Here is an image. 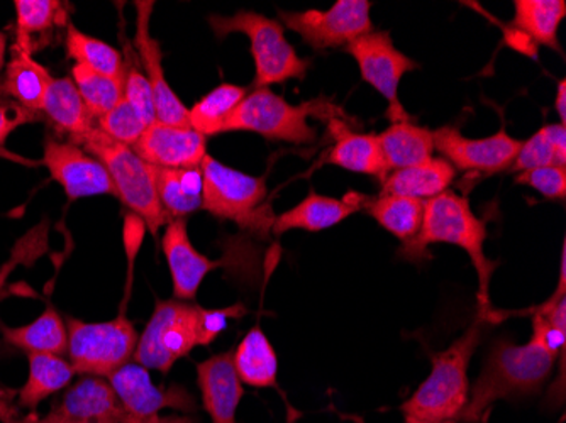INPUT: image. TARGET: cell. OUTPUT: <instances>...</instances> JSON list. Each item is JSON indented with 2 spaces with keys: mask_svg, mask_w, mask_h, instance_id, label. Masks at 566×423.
I'll use <instances>...</instances> for the list:
<instances>
[{
  "mask_svg": "<svg viewBox=\"0 0 566 423\" xmlns=\"http://www.w3.org/2000/svg\"><path fill=\"white\" fill-rule=\"evenodd\" d=\"M78 146L104 165L116 187L117 199L145 222L153 235H158L168 219L158 199L157 168L142 160L132 146L114 141L98 127H94Z\"/></svg>",
  "mask_w": 566,
  "mask_h": 423,
  "instance_id": "obj_5",
  "label": "cell"
},
{
  "mask_svg": "<svg viewBox=\"0 0 566 423\" xmlns=\"http://www.w3.org/2000/svg\"><path fill=\"white\" fill-rule=\"evenodd\" d=\"M486 237V224L476 218L469 199L447 190L426 202L418 235L409 243L400 244L397 256L419 264L431 260L428 251L431 244H451L465 251L479 278V317L492 322L491 282L499 263L485 254Z\"/></svg>",
  "mask_w": 566,
  "mask_h": 423,
  "instance_id": "obj_1",
  "label": "cell"
},
{
  "mask_svg": "<svg viewBox=\"0 0 566 423\" xmlns=\"http://www.w3.org/2000/svg\"><path fill=\"white\" fill-rule=\"evenodd\" d=\"M30 373L19 390V405L36 410L44 400L69 388L75 377V369L63 356L28 355Z\"/></svg>",
  "mask_w": 566,
  "mask_h": 423,
  "instance_id": "obj_29",
  "label": "cell"
},
{
  "mask_svg": "<svg viewBox=\"0 0 566 423\" xmlns=\"http://www.w3.org/2000/svg\"><path fill=\"white\" fill-rule=\"evenodd\" d=\"M334 113H342V109L324 98L292 105L272 88H254L234 110L222 133L247 130L269 141L308 145L317 138L316 127L308 124V117H338Z\"/></svg>",
  "mask_w": 566,
  "mask_h": 423,
  "instance_id": "obj_6",
  "label": "cell"
},
{
  "mask_svg": "<svg viewBox=\"0 0 566 423\" xmlns=\"http://www.w3.org/2000/svg\"><path fill=\"white\" fill-rule=\"evenodd\" d=\"M203 178L202 209L221 221L265 235L272 232L273 214L262 209L269 195L265 177H251L226 167L211 155L200 165Z\"/></svg>",
  "mask_w": 566,
  "mask_h": 423,
  "instance_id": "obj_7",
  "label": "cell"
},
{
  "mask_svg": "<svg viewBox=\"0 0 566 423\" xmlns=\"http://www.w3.org/2000/svg\"><path fill=\"white\" fill-rule=\"evenodd\" d=\"M6 55H8V38L0 31V73L6 68Z\"/></svg>",
  "mask_w": 566,
  "mask_h": 423,
  "instance_id": "obj_45",
  "label": "cell"
},
{
  "mask_svg": "<svg viewBox=\"0 0 566 423\" xmlns=\"http://www.w3.org/2000/svg\"><path fill=\"white\" fill-rule=\"evenodd\" d=\"M248 314L243 304L226 308H197V346L208 348L228 329L231 320H240Z\"/></svg>",
  "mask_w": 566,
  "mask_h": 423,
  "instance_id": "obj_37",
  "label": "cell"
},
{
  "mask_svg": "<svg viewBox=\"0 0 566 423\" xmlns=\"http://www.w3.org/2000/svg\"><path fill=\"white\" fill-rule=\"evenodd\" d=\"M424 205L422 200L378 193V197H367L364 210L403 244L418 235L424 219Z\"/></svg>",
  "mask_w": 566,
  "mask_h": 423,
  "instance_id": "obj_31",
  "label": "cell"
},
{
  "mask_svg": "<svg viewBox=\"0 0 566 423\" xmlns=\"http://www.w3.org/2000/svg\"><path fill=\"white\" fill-rule=\"evenodd\" d=\"M555 362L556 358L533 339L526 343L495 340L475 383L470 384L469 402L457 423H480L495 402L539 393L552 377Z\"/></svg>",
  "mask_w": 566,
  "mask_h": 423,
  "instance_id": "obj_2",
  "label": "cell"
},
{
  "mask_svg": "<svg viewBox=\"0 0 566 423\" xmlns=\"http://www.w3.org/2000/svg\"><path fill=\"white\" fill-rule=\"evenodd\" d=\"M97 127L114 141L133 148L142 138L148 124L142 119L135 107L123 95L113 110H109L106 116L98 117Z\"/></svg>",
  "mask_w": 566,
  "mask_h": 423,
  "instance_id": "obj_36",
  "label": "cell"
},
{
  "mask_svg": "<svg viewBox=\"0 0 566 423\" xmlns=\"http://www.w3.org/2000/svg\"><path fill=\"white\" fill-rule=\"evenodd\" d=\"M233 364L241 383L253 388L276 387L279 359L262 327L254 326L233 352Z\"/></svg>",
  "mask_w": 566,
  "mask_h": 423,
  "instance_id": "obj_30",
  "label": "cell"
},
{
  "mask_svg": "<svg viewBox=\"0 0 566 423\" xmlns=\"http://www.w3.org/2000/svg\"><path fill=\"white\" fill-rule=\"evenodd\" d=\"M248 91L240 85L221 84L214 91L203 95L197 104L189 109V124L199 135H222L226 124L233 116L247 97Z\"/></svg>",
  "mask_w": 566,
  "mask_h": 423,
  "instance_id": "obj_32",
  "label": "cell"
},
{
  "mask_svg": "<svg viewBox=\"0 0 566 423\" xmlns=\"http://www.w3.org/2000/svg\"><path fill=\"white\" fill-rule=\"evenodd\" d=\"M539 130H542V135L545 136L549 146L555 149L559 161L566 165V126H563V124H546Z\"/></svg>",
  "mask_w": 566,
  "mask_h": 423,
  "instance_id": "obj_42",
  "label": "cell"
},
{
  "mask_svg": "<svg viewBox=\"0 0 566 423\" xmlns=\"http://www.w3.org/2000/svg\"><path fill=\"white\" fill-rule=\"evenodd\" d=\"M50 413L70 422L120 423L126 410L107 378L85 377L66 390Z\"/></svg>",
  "mask_w": 566,
  "mask_h": 423,
  "instance_id": "obj_20",
  "label": "cell"
},
{
  "mask_svg": "<svg viewBox=\"0 0 566 423\" xmlns=\"http://www.w3.org/2000/svg\"><path fill=\"white\" fill-rule=\"evenodd\" d=\"M406 423H424V422H416V420H406Z\"/></svg>",
  "mask_w": 566,
  "mask_h": 423,
  "instance_id": "obj_47",
  "label": "cell"
},
{
  "mask_svg": "<svg viewBox=\"0 0 566 423\" xmlns=\"http://www.w3.org/2000/svg\"><path fill=\"white\" fill-rule=\"evenodd\" d=\"M107 380L126 413L138 419L160 415L161 410L167 409L187 415H193L199 410L196 396L186 387L171 384L168 388H158L153 383L148 369L138 362H127Z\"/></svg>",
  "mask_w": 566,
  "mask_h": 423,
  "instance_id": "obj_14",
  "label": "cell"
},
{
  "mask_svg": "<svg viewBox=\"0 0 566 423\" xmlns=\"http://www.w3.org/2000/svg\"><path fill=\"white\" fill-rule=\"evenodd\" d=\"M36 119V114L30 113L15 102H0V146H4L9 136L22 124Z\"/></svg>",
  "mask_w": 566,
  "mask_h": 423,
  "instance_id": "obj_41",
  "label": "cell"
},
{
  "mask_svg": "<svg viewBox=\"0 0 566 423\" xmlns=\"http://www.w3.org/2000/svg\"><path fill=\"white\" fill-rule=\"evenodd\" d=\"M209 25L218 40L233 33L248 36L254 60V88L304 81L311 68V62L297 55L275 19L254 11H238L233 15H209Z\"/></svg>",
  "mask_w": 566,
  "mask_h": 423,
  "instance_id": "obj_4",
  "label": "cell"
},
{
  "mask_svg": "<svg viewBox=\"0 0 566 423\" xmlns=\"http://www.w3.org/2000/svg\"><path fill=\"white\" fill-rule=\"evenodd\" d=\"M6 342L25 355H66L69 332L62 315L48 305L34 322L22 327L0 326Z\"/></svg>",
  "mask_w": 566,
  "mask_h": 423,
  "instance_id": "obj_26",
  "label": "cell"
},
{
  "mask_svg": "<svg viewBox=\"0 0 566 423\" xmlns=\"http://www.w3.org/2000/svg\"><path fill=\"white\" fill-rule=\"evenodd\" d=\"M517 183L526 184L548 200L566 199V168L546 167L517 175Z\"/></svg>",
  "mask_w": 566,
  "mask_h": 423,
  "instance_id": "obj_40",
  "label": "cell"
},
{
  "mask_svg": "<svg viewBox=\"0 0 566 423\" xmlns=\"http://www.w3.org/2000/svg\"><path fill=\"white\" fill-rule=\"evenodd\" d=\"M136 155L155 168H196L208 156V138L192 127L155 120L135 146Z\"/></svg>",
  "mask_w": 566,
  "mask_h": 423,
  "instance_id": "obj_16",
  "label": "cell"
},
{
  "mask_svg": "<svg viewBox=\"0 0 566 423\" xmlns=\"http://www.w3.org/2000/svg\"><path fill=\"white\" fill-rule=\"evenodd\" d=\"M197 308L190 302L158 300L136 346L135 362L167 374L197 348Z\"/></svg>",
  "mask_w": 566,
  "mask_h": 423,
  "instance_id": "obj_9",
  "label": "cell"
},
{
  "mask_svg": "<svg viewBox=\"0 0 566 423\" xmlns=\"http://www.w3.org/2000/svg\"><path fill=\"white\" fill-rule=\"evenodd\" d=\"M43 165L70 200L117 197L116 187L104 165L75 142L48 138L44 141Z\"/></svg>",
  "mask_w": 566,
  "mask_h": 423,
  "instance_id": "obj_13",
  "label": "cell"
},
{
  "mask_svg": "<svg viewBox=\"0 0 566 423\" xmlns=\"http://www.w3.org/2000/svg\"><path fill=\"white\" fill-rule=\"evenodd\" d=\"M4 73L2 91L24 109L40 114L48 88L53 82L50 70L38 63L31 56V51L15 46Z\"/></svg>",
  "mask_w": 566,
  "mask_h": 423,
  "instance_id": "obj_25",
  "label": "cell"
},
{
  "mask_svg": "<svg viewBox=\"0 0 566 423\" xmlns=\"http://www.w3.org/2000/svg\"><path fill=\"white\" fill-rule=\"evenodd\" d=\"M454 177H457V170L447 160L431 158L418 167L390 171L381 180L380 195L409 197V199L428 202L447 192Z\"/></svg>",
  "mask_w": 566,
  "mask_h": 423,
  "instance_id": "obj_24",
  "label": "cell"
},
{
  "mask_svg": "<svg viewBox=\"0 0 566 423\" xmlns=\"http://www.w3.org/2000/svg\"><path fill=\"white\" fill-rule=\"evenodd\" d=\"M161 247L170 268L177 300H196L197 292L206 276L224 264L222 261L209 260L193 247L186 219H175L165 225Z\"/></svg>",
  "mask_w": 566,
  "mask_h": 423,
  "instance_id": "obj_17",
  "label": "cell"
},
{
  "mask_svg": "<svg viewBox=\"0 0 566 423\" xmlns=\"http://www.w3.org/2000/svg\"><path fill=\"white\" fill-rule=\"evenodd\" d=\"M157 190L168 222L202 210L203 178L200 167L157 168Z\"/></svg>",
  "mask_w": 566,
  "mask_h": 423,
  "instance_id": "obj_27",
  "label": "cell"
},
{
  "mask_svg": "<svg viewBox=\"0 0 566 423\" xmlns=\"http://www.w3.org/2000/svg\"><path fill=\"white\" fill-rule=\"evenodd\" d=\"M65 324L66 355L75 373L109 378L135 356L139 336L124 315L109 322H84L69 317Z\"/></svg>",
  "mask_w": 566,
  "mask_h": 423,
  "instance_id": "obj_8",
  "label": "cell"
},
{
  "mask_svg": "<svg viewBox=\"0 0 566 423\" xmlns=\"http://www.w3.org/2000/svg\"><path fill=\"white\" fill-rule=\"evenodd\" d=\"M489 320L476 315L472 326L450 348L431 355V373L400 405L403 420L457 423L469 402V368Z\"/></svg>",
  "mask_w": 566,
  "mask_h": 423,
  "instance_id": "obj_3",
  "label": "cell"
},
{
  "mask_svg": "<svg viewBox=\"0 0 566 423\" xmlns=\"http://www.w3.org/2000/svg\"><path fill=\"white\" fill-rule=\"evenodd\" d=\"M40 114L50 120L51 126L55 127L60 135H65L69 141L75 145L95 127L94 116L70 76L53 78Z\"/></svg>",
  "mask_w": 566,
  "mask_h": 423,
  "instance_id": "obj_22",
  "label": "cell"
},
{
  "mask_svg": "<svg viewBox=\"0 0 566 423\" xmlns=\"http://www.w3.org/2000/svg\"><path fill=\"white\" fill-rule=\"evenodd\" d=\"M555 109L559 116V124L566 126V81L562 78L556 87Z\"/></svg>",
  "mask_w": 566,
  "mask_h": 423,
  "instance_id": "obj_44",
  "label": "cell"
},
{
  "mask_svg": "<svg viewBox=\"0 0 566 423\" xmlns=\"http://www.w3.org/2000/svg\"><path fill=\"white\" fill-rule=\"evenodd\" d=\"M345 51L358 63L361 78L389 104L390 123L410 120L399 101V85L406 73L416 72L421 65L397 50L389 31H370L349 43Z\"/></svg>",
  "mask_w": 566,
  "mask_h": 423,
  "instance_id": "obj_10",
  "label": "cell"
},
{
  "mask_svg": "<svg viewBox=\"0 0 566 423\" xmlns=\"http://www.w3.org/2000/svg\"><path fill=\"white\" fill-rule=\"evenodd\" d=\"M72 81L94 119L106 116L123 98L124 78H114L75 63L72 66Z\"/></svg>",
  "mask_w": 566,
  "mask_h": 423,
  "instance_id": "obj_35",
  "label": "cell"
},
{
  "mask_svg": "<svg viewBox=\"0 0 566 423\" xmlns=\"http://www.w3.org/2000/svg\"><path fill=\"white\" fill-rule=\"evenodd\" d=\"M69 6L60 0H15L18 15V44L31 51V34L48 33L60 25H70Z\"/></svg>",
  "mask_w": 566,
  "mask_h": 423,
  "instance_id": "obj_34",
  "label": "cell"
},
{
  "mask_svg": "<svg viewBox=\"0 0 566 423\" xmlns=\"http://www.w3.org/2000/svg\"><path fill=\"white\" fill-rule=\"evenodd\" d=\"M136 34L135 44L138 50L139 62L145 68V76L151 87L155 98V110L157 120L171 126L190 127L189 109L177 94L171 91L164 70V53L160 43L149 33V21H151L155 2L139 0L136 2Z\"/></svg>",
  "mask_w": 566,
  "mask_h": 423,
  "instance_id": "obj_15",
  "label": "cell"
},
{
  "mask_svg": "<svg viewBox=\"0 0 566 423\" xmlns=\"http://www.w3.org/2000/svg\"><path fill=\"white\" fill-rule=\"evenodd\" d=\"M22 423H59V420L51 415V413H48L44 419H38V416L33 415L30 416V419L22 420Z\"/></svg>",
  "mask_w": 566,
  "mask_h": 423,
  "instance_id": "obj_46",
  "label": "cell"
},
{
  "mask_svg": "<svg viewBox=\"0 0 566 423\" xmlns=\"http://www.w3.org/2000/svg\"><path fill=\"white\" fill-rule=\"evenodd\" d=\"M123 423H200L199 419L193 415H153L146 419H138V416L129 415L126 413Z\"/></svg>",
  "mask_w": 566,
  "mask_h": 423,
  "instance_id": "obj_43",
  "label": "cell"
},
{
  "mask_svg": "<svg viewBox=\"0 0 566 423\" xmlns=\"http://www.w3.org/2000/svg\"><path fill=\"white\" fill-rule=\"evenodd\" d=\"M546 167H565L556 156L555 149L546 141L542 130H537L536 135L531 136L527 141H523L516 160L511 165L509 170L514 173H524V171L537 170V168Z\"/></svg>",
  "mask_w": 566,
  "mask_h": 423,
  "instance_id": "obj_39",
  "label": "cell"
},
{
  "mask_svg": "<svg viewBox=\"0 0 566 423\" xmlns=\"http://www.w3.org/2000/svg\"><path fill=\"white\" fill-rule=\"evenodd\" d=\"M365 200H367V195L359 192H348L343 199H333V197L311 192L294 209L275 218L272 234L282 235L285 232L294 231V229L307 232L326 231V229L342 224L349 215L364 210Z\"/></svg>",
  "mask_w": 566,
  "mask_h": 423,
  "instance_id": "obj_19",
  "label": "cell"
},
{
  "mask_svg": "<svg viewBox=\"0 0 566 423\" xmlns=\"http://www.w3.org/2000/svg\"><path fill=\"white\" fill-rule=\"evenodd\" d=\"M377 139L389 173L418 167L434 158V130L410 120L390 124Z\"/></svg>",
  "mask_w": 566,
  "mask_h": 423,
  "instance_id": "obj_23",
  "label": "cell"
},
{
  "mask_svg": "<svg viewBox=\"0 0 566 423\" xmlns=\"http://www.w3.org/2000/svg\"><path fill=\"white\" fill-rule=\"evenodd\" d=\"M124 98L135 107L136 113L142 116L148 126L157 120L155 110V98L151 87L145 73L135 65V62L126 63V75H124Z\"/></svg>",
  "mask_w": 566,
  "mask_h": 423,
  "instance_id": "obj_38",
  "label": "cell"
},
{
  "mask_svg": "<svg viewBox=\"0 0 566 423\" xmlns=\"http://www.w3.org/2000/svg\"><path fill=\"white\" fill-rule=\"evenodd\" d=\"M368 0H338L327 11H279L280 24L294 31L313 50L346 47L374 31Z\"/></svg>",
  "mask_w": 566,
  "mask_h": 423,
  "instance_id": "obj_11",
  "label": "cell"
},
{
  "mask_svg": "<svg viewBox=\"0 0 566 423\" xmlns=\"http://www.w3.org/2000/svg\"><path fill=\"white\" fill-rule=\"evenodd\" d=\"M329 133L334 146L327 155L326 163L353 173L370 175L380 181L389 175L377 135L355 133L339 117H331Z\"/></svg>",
  "mask_w": 566,
  "mask_h": 423,
  "instance_id": "obj_21",
  "label": "cell"
},
{
  "mask_svg": "<svg viewBox=\"0 0 566 423\" xmlns=\"http://www.w3.org/2000/svg\"><path fill=\"white\" fill-rule=\"evenodd\" d=\"M566 18L565 0H516L512 25L534 44L552 47L562 53L558 31Z\"/></svg>",
  "mask_w": 566,
  "mask_h": 423,
  "instance_id": "obj_28",
  "label": "cell"
},
{
  "mask_svg": "<svg viewBox=\"0 0 566 423\" xmlns=\"http://www.w3.org/2000/svg\"><path fill=\"white\" fill-rule=\"evenodd\" d=\"M65 46L66 55L75 60L78 65L88 66L95 72L114 76V78H124L126 75V59L116 47L82 33L75 25H69Z\"/></svg>",
  "mask_w": 566,
  "mask_h": 423,
  "instance_id": "obj_33",
  "label": "cell"
},
{
  "mask_svg": "<svg viewBox=\"0 0 566 423\" xmlns=\"http://www.w3.org/2000/svg\"><path fill=\"white\" fill-rule=\"evenodd\" d=\"M523 141L512 138L502 126L494 136L470 139L453 126L434 130V151L440 152L454 170L494 175L509 170Z\"/></svg>",
  "mask_w": 566,
  "mask_h": 423,
  "instance_id": "obj_12",
  "label": "cell"
},
{
  "mask_svg": "<svg viewBox=\"0 0 566 423\" xmlns=\"http://www.w3.org/2000/svg\"><path fill=\"white\" fill-rule=\"evenodd\" d=\"M197 384L202 394L203 410L212 423H238V406L244 390L234 369L233 352H221L199 362Z\"/></svg>",
  "mask_w": 566,
  "mask_h": 423,
  "instance_id": "obj_18",
  "label": "cell"
}]
</instances>
